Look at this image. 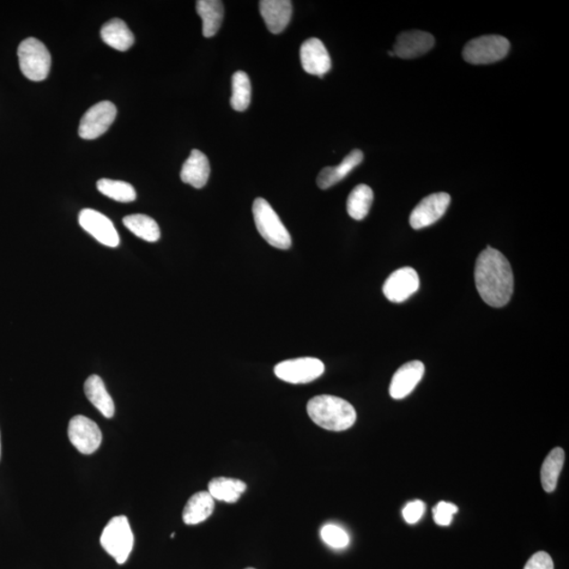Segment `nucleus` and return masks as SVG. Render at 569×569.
Here are the masks:
<instances>
[{
	"label": "nucleus",
	"instance_id": "nucleus-32",
	"mask_svg": "<svg viewBox=\"0 0 569 569\" xmlns=\"http://www.w3.org/2000/svg\"><path fill=\"white\" fill-rule=\"evenodd\" d=\"M524 569H554L552 556L547 553L538 552L526 563Z\"/></svg>",
	"mask_w": 569,
	"mask_h": 569
},
{
	"label": "nucleus",
	"instance_id": "nucleus-8",
	"mask_svg": "<svg viewBox=\"0 0 569 569\" xmlns=\"http://www.w3.org/2000/svg\"><path fill=\"white\" fill-rule=\"evenodd\" d=\"M68 435L72 445L83 455H92L101 444L102 435L98 424L87 416L72 417Z\"/></svg>",
	"mask_w": 569,
	"mask_h": 569
},
{
	"label": "nucleus",
	"instance_id": "nucleus-6",
	"mask_svg": "<svg viewBox=\"0 0 569 569\" xmlns=\"http://www.w3.org/2000/svg\"><path fill=\"white\" fill-rule=\"evenodd\" d=\"M510 49L511 42L503 36L484 35L465 45L463 58L471 65H489L505 58Z\"/></svg>",
	"mask_w": 569,
	"mask_h": 569
},
{
	"label": "nucleus",
	"instance_id": "nucleus-34",
	"mask_svg": "<svg viewBox=\"0 0 569 569\" xmlns=\"http://www.w3.org/2000/svg\"><path fill=\"white\" fill-rule=\"evenodd\" d=\"M246 569H254V568H246Z\"/></svg>",
	"mask_w": 569,
	"mask_h": 569
},
{
	"label": "nucleus",
	"instance_id": "nucleus-9",
	"mask_svg": "<svg viewBox=\"0 0 569 569\" xmlns=\"http://www.w3.org/2000/svg\"><path fill=\"white\" fill-rule=\"evenodd\" d=\"M117 113V107L111 101H101L91 107L81 120L78 135L83 139L101 136L114 123Z\"/></svg>",
	"mask_w": 569,
	"mask_h": 569
},
{
	"label": "nucleus",
	"instance_id": "nucleus-31",
	"mask_svg": "<svg viewBox=\"0 0 569 569\" xmlns=\"http://www.w3.org/2000/svg\"><path fill=\"white\" fill-rule=\"evenodd\" d=\"M425 510L426 505L424 502L420 500L410 502L403 510V517L408 524H416L419 522Z\"/></svg>",
	"mask_w": 569,
	"mask_h": 569
},
{
	"label": "nucleus",
	"instance_id": "nucleus-24",
	"mask_svg": "<svg viewBox=\"0 0 569 569\" xmlns=\"http://www.w3.org/2000/svg\"><path fill=\"white\" fill-rule=\"evenodd\" d=\"M565 460V451L560 447L554 448L545 459L541 468V482L545 492L553 493L556 488Z\"/></svg>",
	"mask_w": 569,
	"mask_h": 569
},
{
	"label": "nucleus",
	"instance_id": "nucleus-3",
	"mask_svg": "<svg viewBox=\"0 0 569 569\" xmlns=\"http://www.w3.org/2000/svg\"><path fill=\"white\" fill-rule=\"evenodd\" d=\"M252 212L258 232L269 245L282 250L292 247V235L266 199L257 198Z\"/></svg>",
	"mask_w": 569,
	"mask_h": 569
},
{
	"label": "nucleus",
	"instance_id": "nucleus-13",
	"mask_svg": "<svg viewBox=\"0 0 569 569\" xmlns=\"http://www.w3.org/2000/svg\"><path fill=\"white\" fill-rule=\"evenodd\" d=\"M433 46L434 38L431 33L411 30L398 36L392 52L399 58L413 59L425 56Z\"/></svg>",
	"mask_w": 569,
	"mask_h": 569
},
{
	"label": "nucleus",
	"instance_id": "nucleus-21",
	"mask_svg": "<svg viewBox=\"0 0 569 569\" xmlns=\"http://www.w3.org/2000/svg\"><path fill=\"white\" fill-rule=\"evenodd\" d=\"M214 511V499L208 492L193 495L183 512V520L187 525H197L207 520Z\"/></svg>",
	"mask_w": 569,
	"mask_h": 569
},
{
	"label": "nucleus",
	"instance_id": "nucleus-27",
	"mask_svg": "<svg viewBox=\"0 0 569 569\" xmlns=\"http://www.w3.org/2000/svg\"><path fill=\"white\" fill-rule=\"evenodd\" d=\"M251 101V83L245 72L238 71L232 76V96L230 104L233 110L243 112Z\"/></svg>",
	"mask_w": 569,
	"mask_h": 569
},
{
	"label": "nucleus",
	"instance_id": "nucleus-12",
	"mask_svg": "<svg viewBox=\"0 0 569 569\" xmlns=\"http://www.w3.org/2000/svg\"><path fill=\"white\" fill-rule=\"evenodd\" d=\"M420 287L417 272L411 267H403L393 272L384 283L383 293L392 302H402L414 295Z\"/></svg>",
	"mask_w": 569,
	"mask_h": 569
},
{
	"label": "nucleus",
	"instance_id": "nucleus-1",
	"mask_svg": "<svg viewBox=\"0 0 569 569\" xmlns=\"http://www.w3.org/2000/svg\"><path fill=\"white\" fill-rule=\"evenodd\" d=\"M475 281L477 293L487 305L501 308L513 293V274L510 262L499 250L487 247L477 259Z\"/></svg>",
	"mask_w": 569,
	"mask_h": 569
},
{
	"label": "nucleus",
	"instance_id": "nucleus-33",
	"mask_svg": "<svg viewBox=\"0 0 569 569\" xmlns=\"http://www.w3.org/2000/svg\"><path fill=\"white\" fill-rule=\"evenodd\" d=\"M0 457H2V437H0Z\"/></svg>",
	"mask_w": 569,
	"mask_h": 569
},
{
	"label": "nucleus",
	"instance_id": "nucleus-18",
	"mask_svg": "<svg viewBox=\"0 0 569 569\" xmlns=\"http://www.w3.org/2000/svg\"><path fill=\"white\" fill-rule=\"evenodd\" d=\"M363 160H364V154H363L361 150L355 149L351 151V153L345 157L340 165L337 167H326L320 172L317 179L319 188L322 190H326L340 183L355 168L360 165Z\"/></svg>",
	"mask_w": 569,
	"mask_h": 569
},
{
	"label": "nucleus",
	"instance_id": "nucleus-10",
	"mask_svg": "<svg viewBox=\"0 0 569 569\" xmlns=\"http://www.w3.org/2000/svg\"><path fill=\"white\" fill-rule=\"evenodd\" d=\"M451 198L448 193L439 192L424 197L410 214V226L420 230L433 225L445 214Z\"/></svg>",
	"mask_w": 569,
	"mask_h": 569
},
{
	"label": "nucleus",
	"instance_id": "nucleus-23",
	"mask_svg": "<svg viewBox=\"0 0 569 569\" xmlns=\"http://www.w3.org/2000/svg\"><path fill=\"white\" fill-rule=\"evenodd\" d=\"M246 489L245 482L239 479H230V477H215L210 481L208 486V493L212 498L226 502V503L238 502Z\"/></svg>",
	"mask_w": 569,
	"mask_h": 569
},
{
	"label": "nucleus",
	"instance_id": "nucleus-5",
	"mask_svg": "<svg viewBox=\"0 0 569 569\" xmlns=\"http://www.w3.org/2000/svg\"><path fill=\"white\" fill-rule=\"evenodd\" d=\"M135 536L129 521L125 516L114 517L107 524L101 537V544L118 565H124L132 552Z\"/></svg>",
	"mask_w": 569,
	"mask_h": 569
},
{
	"label": "nucleus",
	"instance_id": "nucleus-19",
	"mask_svg": "<svg viewBox=\"0 0 569 569\" xmlns=\"http://www.w3.org/2000/svg\"><path fill=\"white\" fill-rule=\"evenodd\" d=\"M84 393L93 407L100 413L111 419L115 414V405L113 399L107 391L104 381L99 375H91L84 382Z\"/></svg>",
	"mask_w": 569,
	"mask_h": 569
},
{
	"label": "nucleus",
	"instance_id": "nucleus-20",
	"mask_svg": "<svg viewBox=\"0 0 569 569\" xmlns=\"http://www.w3.org/2000/svg\"><path fill=\"white\" fill-rule=\"evenodd\" d=\"M101 36L108 46L118 51L129 50L135 44V35L127 23L119 18H114L106 22L101 28Z\"/></svg>",
	"mask_w": 569,
	"mask_h": 569
},
{
	"label": "nucleus",
	"instance_id": "nucleus-28",
	"mask_svg": "<svg viewBox=\"0 0 569 569\" xmlns=\"http://www.w3.org/2000/svg\"><path fill=\"white\" fill-rule=\"evenodd\" d=\"M98 189L102 195L120 203H131L136 198L135 188L122 180L100 179Z\"/></svg>",
	"mask_w": 569,
	"mask_h": 569
},
{
	"label": "nucleus",
	"instance_id": "nucleus-26",
	"mask_svg": "<svg viewBox=\"0 0 569 569\" xmlns=\"http://www.w3.org/2000/svg\"><path fill=\"white\" fill-rule=\"evenodd\" d=\"M124 225L130 230L133 234L138 236L150 243H154L161 238V230L157 223L148 215L133 214L126 216Z\"/></svg>",
	"mask_w": 569,
	"mask_h": 569
},
{
	"label": "nucleus",
	"instance_id": "nucleus-16",
	"mask_svg": "<svg viewBox=\"0 0 569 569\" xmlns=\"http://www.w3.org/2000/svg\"><path fill=\"white\" fill-rule=\"evenodd\" d=\"M259 11L269 31L280 34L292 21L293 3L289 0H262Z\"/></svg>",
	"mask_w": 569,
	"mask_h": 569
},
{
	"label": "nucleus",
	"instance_id": "nucleus-11",
	"mask_svg": "<svg viewBox=\"0 0 569 569\" xmlns=\"http://www.w3.org/2000/svg\"><path fill=\"white\" fill-rule=\"evenodd\" d=\"M83 229L92 235L101 244L115 248L119 245V235L111 220L101 212L93 209H83L78 216Z\"/></svg>",
	"mask_w": 569,
	"mask_h": 569
},
{
	"label": "nucleus",
	"instance_id": "nucleus-22",
	"mask_svg": "<svg viewBox=\"0 0 569 569\" xmlns=\"http://www.w3.org/2000/svg\"><path fill=\"white\" fill-rule=\"evenodd\" d=\"M197 11L203 21V35L210 39L214 36L223 21V4L220 0H198Z\"/></svg>",
	"mask_w": 569,
	"mask_h": 569
},
{
	"label": "nucleus",
	"instance_id": "nucleus-25",
	"mask_svg": "<svg viewBox=\"0 0 569 569\" xmlns=\"http://www.w3.org/2000/svg\"><path fill=\"white\" fill-rule=\"evenodd\" d=\"M373 191L371 187L362 184L351 191L347 199V211L355 221L364 220L371 211Z\"/></svg>",
	"mask_w": 569,
	"mask_h": 569
},
{
	"label": "nucleus",
	"instance_id": "nucleus-15",
	"mask_svg": "<svg viewBox=\"0 0 569 569\" xmlns=\"http://www.w3.org/2000/svg\"><path fill=\"white\" fill-rule=\"evenodd\" d=\"M425 373V366L420 361H411L399 367L393 375L390 387L392 398L402 399L414 391Z\"/></svg>",
	"mask_w": 569,
	"mask_h": 569
},
{
	"label": "nucleus",
	"instance_id": "nucleus-2",
	"mask_svg": "<svg viewBox=\"0 0 569 569\" xmlns=\"http://www.w3.org/2000/svg\"><path fill=\"white\" fill-rule=\"evenodd\" d=\"M307 413L320 427L330 432H344L354 426L356 411L346 399L335 396L314 397L307 404Z\"/></svg>",
	"mask_w": 569,
	"mask_h": 569
},
{
	"label": "nucleus",
	"instance_id": "nucleus-4",
	"mask_svg": "<svg viewBox=\"0 0 569 569\" xmlns=\"http://www.w3.org/2000/svg\"><path fill=\"white\" fill-rule=\"evenodd\" d=\"M18 59L22 74L32 82L46 80L51 69V56L47 47L34 38H29L18 47Z\"/></svg>",
	"mask_w": 569,
	"mask_h": 569
},
{
	"label": "nucleus",
	"instance_id": "nucleus-17",
	"mask_svg": "<svg viewBox=\"0 0 569 569\" xmlns=\"http://www.w3.org/2000/svg\"><path fill=\"white\" fill-rule=\"evenodd\" d=\"M210 177V163L202 151L192 150L180 171V179L185 184L201 189L207 184Z\"/></svg>",
	"mask_w": 569,
	"mask_h": 569
},
{
	"label": "nucleus",
	"instance_id": "nucleus-14",
	"mask_svg": "<svg viewBox=\"0 0 569 569\" xmlns=\"http://www.w3.org/2000/svg\"><path fill=\"white\" fill-rule=\"evenodd\" d=\"M301 63L308 74L323 77L331 69V58L319 39H307L301 47Z\"/></svg>",
	"mask_w": 569,
	"mask_h": 569
},
{
	"label": "nucleus",
	"instance_id": "nucleus-29",
	"mask_svg": "<svg viewBox=\"0 0 569 569\" xmlns=\"http://www.w3.org/2000/svg\"><path fill=\"white\" fill-rule=\"evenodd\" d=\"M323 541L332 548H344L349 544V536L346 531L335 524H327L320 530Z\"/></svg>",
	"mask_w": 569,
	"mask_h": 569
},
{
	"label": "nucleus",
	"instance_id": "nucleus-30",
	"mask_svg": "<svg viewBox=\"0 0 569 569\" xmlns=\"http://www.w3.org/2000/svg\"><path fill=\"white\" fill-rule=\"evenodd\" d=\"M458 512V507L447 502H440L433 508V519L440 526L451 525L453 514Z\"/></svg>",
	"mask_w": 569,
	"mask_h": 569
},
{
	"label": "nucleus",
	"instance_id": "nucleus-7",
	"mask_svg": "<svg viewBox=\"0 0 569 569\" xmlns=\"http://www.w3.org/2000/svg\"><path fill=\"white\" fill-rule=\"evenodd\" d=\"M325 372L324 363L316 358H300L281 362L275 367L276 377L290 384H307Z\"/></svg>",
	"mask_w": 569,
	"mask_h": 569
}]
</instances>
